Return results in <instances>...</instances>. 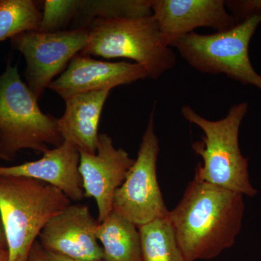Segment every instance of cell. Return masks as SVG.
<instances>
[{
  "instance_id": "cell-15",
  "label": "cell",
  "mask_w": 261,
  "mask_h": 261,
  "mask_svg": "<svg viewBox=\"0 0 261 261\" xmlns=\"http://www.w3.org/2000/svg\"><path fill=\"white\" fill-rule=\"evenodd\" d=\"M97 238L102 244L103 260L142 261L138 227L116 211L98 225Z\"/></svg>"
},
{
  "instance_id": "cell-22",
  "label": "cell",
  "mask_w": 261,
  "mask_h": 261,
  "mask_svg": "<svg viewBox=\"0 0 261 261\" xmlns=\"http://www.w3.org/2000/svg\"><path fill=\"white\" fill-rule=\"evenodd\" d=\"M0 249H8L4 230H3L1 223H0Z\"/></svg>"
},
{
  "instance_id": "cell-4",
  "label": "cell",
  "mask_w": 261,
  "mask_h": 261,
  "mask_svg": "<svg viewBox=\"0 0 261 261\" xmlns=\"http://www.w3.org/2000/svg\"><path fill=\"white\" fill-rule=\"evenodd\" d=\"M89 37L80 53L106 59L126 58L142 65L148 78L158 80L176 64L152 15L137 18L96 19L87 25Z\"/></svg>"
},
{
  "instance_id": "cell-11",
  "label": "cell",
  "mask_w": 261,
  "mask_h": 261,
  "mask_svg": "<svg viewBox=\"0 0 261 261\" xmlns=\"http://www.w3.org/2000/svg\"><path fill=\"white\" fill-rule=\"evenodd\" d=\"M147 78L145 68L137 63L98 61L79 53L48 88L66 101L77 94L112 90Z\"/></svg>"
},
{
  "instance_id": "cell-20",
  "label": "cell",
  "mask_w": 261,
  "mask_h": 261,
  "mask_svg": "<svg viewBox=\"0 0 261 261\" xmlns=\"http://www.w3.org/2000/svg\"><path fill=\"white\" fill-rule=\"evenodd\" d=\"M29 261H49L39 242H36L31 250Z\"/></svg>"
},
{
  "instance_id": "cell-16",
  "label": "cell",
  "mask_w": 261,
  "mask_h": 261,
  "mask_svg": "<svg viewBox=\"0 0 261 261\" xmlns=\"http://www.w3.org/2000/svg\"><path fill=\"white\" fill-rule=\"evenodd\" d=\"M142 261H186L168 217L139 226Z\"/></svg>"
},
{
  "instance_id": "cell-2",
  "label": "cell",
  "mask_w": 261,
  "mask_h": 261,
  "mask_svg": "<svg viewBox=\"0 0 261 261\" xmlns=\"http://www.w3.org/2000/svg\"><path fill=\"white\" fill-rule=\"evenodd\" d=\"M70 205L63 192L45 182L0 176V216L9 261H29L43 228Z\"/></svg>"
},
{
  "instance_id": "cell-3",
  "label": "cell",
  "mask_w": 261,
  "mask_h": 261,
  "mask_svg": "<svg viewBox=\"0 0 261 261\" xmlns=\"http://www.w3.org/2000/svg\"><path fill=\"white\" fill-rule=\"evenodd\" d=\"M247 111V103L241 102L230 108L224 118L211 121L190 106L181 108L184 118L204 132L202 140L192 145L202 160L197 165L195 175L211 185L254 197L257 191L250 181L248 161L239 145L240 125Z\"/></svg>"
},
{
  "instance_id": "cell-13",
  "label": "cell",
  "mask_w": 261,
  "mask_h": 261,
  "mask_svg": "<svg viewBox=\"0 0 261 261\" xmlns=\"http://www.w3.org/2000/svg\"><path fill=\"white\" fill-rule=\"evenodd\" d=\"M42 159L13 166H0V176L34 178L56 187L71 201L84 197L80 171V151L67 141L43 152Z\"/></svg>"
},
{
  "instance_id": "cell-9",
  "label": "cell",
  "mask_w": 261,
  "mask_h": 261,
  "mask_svg": "<svg viewBox=\"0 0 261 261\" xmlns=\"http://www.w3.org/2000/svg\"><path fill=\"white\" fill-rule=\"evenodd\" d=\"M135 161L124 149H116L112 139L106 134L99 135L95 154L80 152V171L84 197L95 200L99 224L112 212L115 194L126 179Z\"/></svg>"
},
{
  "instance_id": "cell-10",
  "label": "cell",
  "mask_w": 261,
  "mask_h": 261,
  "mask_svg": "<svg viewBox=\"0 0 261 261\" xmlns=\"http://www.w3.org/2000/svg\"><path fill=\"white\" fill-rule=\"evenodd\" d=\"M98 225L88 206L70 205L49 220L39 234V243L46 252L75 260H103Z\"/></svg>"
},
{
  "instance_id": "cell-12",
  "label": "cell",
  "mask_w": 261,
  "mask_h": 261,
  "mask_svg": "<svg viewBox=\"0 0 261 261\" xmlns=\"http://www.w3.org/2000/svg\"><path fill=\"white\" fill-rule=\"evenodd\" d=\"M151 9L169 47L175 39L195 29L207 27L223 32L236 25L223 0H151Z\"/></svg>"
},
{
  "instance_id": "cell-19",
  "label": "cell",
  "mask_w": 261,
  "mask_h": 261,
  "mask_svg": "<svg viewBox=\"0 0 261 261\" xmlns=\"http://www.w3.org/2000/svg\"><path fill=\"white\" fill-rule=\"evenodd\" d=\"M79 7L80 1L76 0L44 1L39 32L53 33L65 31L70 20L74 19Z\"/></svg>"
},
{
  "instance_id": "cell-24",
  "label": "cell",
  "mask_w": 261,
  "mask_h": 261,
  "mask_svg": "<svg viewBox=\"0 0 261 261\" xmlns=\"http://www.w3.org/2000/svg\"><path fill=\"white\" fill-rule=\"evenodd\" d=\"M0 159H3L4 160V161H5V157L4 156H3V154H2L1 151H0Z\"/></svg>"
},
{
  "instance_id": "cell-7",
  "label": "cell",
  "mask_w": 261,
  "mask_h": 261,
  "mask_svg": "<svg viewBox=\"0 0 261 261\" xmlns=\"http://www.w3.org/2000/svg\"><path fill=\"white\" fill-rule=\"evenodd\" d=\"M159 150L152 111L142 136L137 159L113 199V211L129 220L137 227L167 217L169 211L158 181Z\"/></svg>"
},
{
  "instance_id": "cell-23",
  "label": "cell",
  "mask_w": 261,
  "mask_h": 261,
  "mask_svg": "<svg viewBox=\"0 0 261 261\" xmlns=\"http://www.w3.org/2000/svg\"><path fill=\"white\" fill-rule=\"evenodd\" d=\"M0 261H9L8 249H0Z\"/></svg>"
},
{
  "instance_id": "cell-21",
  "label": "cell",
  "mask_w": 261,
  "mask_h": 261,
  "mask_svg": "<svg viewBox=\"0 0 261 261\" xmlns=\"http://www.w3.org/2000/svg\"><path fill=\"white\" fill-rule=\"evenodd\" d=\"M46 255L49 261H104L101 260H75V259L70 258V257L63 256V255H58V254L53 253V252H46Z\"/></svg>"
},
{
  "instance_id": "cell-1",
  "label": "cell",
  "mask_w": 261,
  "mask_h": 261,
  "mask_svg": "<svg viewBox=\"0 0 261 261\" xmlns=\"http://www.w3.org/2000/svg\"><path fill=\"white\" fill-rule=\"evenodd\" d=\"M245 209L242 194L195 175L179 203L167 216L185 260H211L232 247Z\"/></svg>"
},
{
  "instance_id": "cell-5",
  "label": "cell",
  "mask_w": 261,
  "mask_h": 261,
  "mask_svg": "<svg viewBox=\"0 0 261 261\" xmlns=\"http://www.w3.org/2000/svg\"><path fill=\"white\" fill-rule=\"evenodd\" d=\"M38 99L20 78L18 65L8 63L0 75V151L12 161L19 151L39 152L63 142L58 118L41 111Z\"/></svg>"
},
{
  "instance_id": "cell-17",
  "label": "cell",
  "mask_w": 261,
  "mask_h": 261,
  "mask_svg": "<svg viewBox=\"0 0 261 261\" xmlns=\"http://www.w3.org/2000/svg\"><path fill=\"white\" fill-rule=\"evenodd\" d=\"M152 15L151 0L80 1L75 29L85 28L96 19L137 18Z\"/></svg>"
},
{
  "instance_id": "cell-18",
  "label": "cell",
  "mask_w": 261,
  "mask_h": 261,
  "mask_svg": "<svg viewBox=\"0 0 261 261\" xmlns=\"http://www.w3.org/2000/svg\"><path fill=\"white\" fill-rule=\"evenodd\" d=\"M42 13L32 0H0V42L39 31Z\"/></svg>"
},
{
  "instance_id": "cell-8",
  "label": "cell",
  "mask_w": 261,
  "mask_h": 261,
  "mask_svg": "<svg viewBox=\"0 0 261 261\" xmlns=\"http://www.w3.org/2000/svg\"><path fill=\"white\" fill-rule=\"evenodd\" d=\"M88 37V28L85 27L53 33L31 31L10 39L13 49L25 58L24 75L37 99L42 97L55 77L83 50Z\"/></svg>"
},
{
  "instance_id": "cell-14",
  "label": "cell",
  "mask_w": 261,
  "mask_h": 261,
  "mask_svg": "<svg viewBox=\"0 0 261 261\" xmlns=\"http://www.w3.org/2000/svg\"><path fill=\"white\" fill-rule=\"evenodd\" d=\"M111 91L77 94L65 101L64 114L58 121L63 141L70 142L80 152L96 153L99 120Z\"/></svg>"
},
{
  "instance_id": "cell-6",
  "label": "cell",
  "mask_w": 261,
  "mask_h": 261,
  "mask_svg": "<svg viewBox=\"0 0 261 261\" xmlns=\"http://www.w3.org/2000/svg\"><path fill=\"white\" fill-rule=\"evenodd\" d=\"M261 23V11L232 28L208 35L190 33L170 44L190 66L202 73L224 74L261 90V75L254 70L249 58V44Z\"/></svg>"
}]
</instances>
